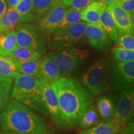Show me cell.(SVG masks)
<instances>
[{"label": "cell", "mask_w": 134, "mask_h": 134, "mask_svg": "<svg viewBox=\"0 0 134 134\" xmlns=\"http://www.w3.org/2000/svg\"><path fill=\"white\" fill-rule=\"evenodd\" d=\"M50 85L57 96L62 127H75L93 103L91 93L79 81L68 77H60Z\"/></svg>", "instance_id": "1"}, {"label": "cell", "mask_w": 134, "mask_h": 134, "mask_svg": "<svg viewBox=\"0 0 134 134\" xmlns=\"http://www.w3.org/2000/svg\"><path fill=\"white\" fill-rule=\"evenodd\" d=\"M0 130L22 134H45L46 125L32 109L18 100L8 102L0 112Z\"/></svg>", "instance_id": "2"}, {"label": "cell", "mask_w": 134, "mask_h": 134, "mask_svg": "<svg viewBox=\"0 0 134 134\" xmlns=\"http://www.w3.org/2000/svg\"><path fill=\"white\" fill-rule=\"evenodd\" d=\"M11 98L42 114L47 111L43 103L41 82L36 76L19 74L14 78Z\"/></svg>", "instance_id": "3"}, {"label": "cell", "mask_w": 134, "mask_h": 134, "mask_svg": "<svg viewBox=\"0 0 134 134\" xmlns=\"http://www.w3.org/2000/svg\"><path fill=\"white\" fill-rule=\"evenodd\" d=\"M111 66L100 61L94 64L81 76L80 81L83 86L94 94H99L110 89Z\"/></svg>", "instance_id": "4"}, {"label": "cell", "mask_w": 134, "mask_h": 134, "mask_svg": "<svg viewBox=\"0 0 134 134\" xmlns=\"http://www.w3.org/2000/svg\"><path fill=\"white\" fill-rule=\"evenodd\" d=\"M48 56L58 66L61 76L68 77L76 71L82 62L88 57L89 52L85 49L71 48L52 52Z\"/></svg>", "instance_id": "5"}, {"label": "cell", "mask_w": 134, "mask_h": 134, "mask_svg": "<svg viewBox=\"0 0 134 134\" xmlns=\"http://www.w3.org/2000/svg\"><path fill=\"white\" fill-rule=\"evenodd\" d=\"M134 61L117 62L111 66L110 88L114 91H124L133 88Z\"/></svg>", "instance_id": "6"}, {"label": "cell", "mask_w": 134, "mask_h": 134, "mask_svg": "<svg viewBox=\"0 0 134 134\" xmlns=\"http://www.w3.org/2000/svg\"><path fill=\"white\" fill-rule=\"evenodd\" d=\"M133 88L122 91L111 120L120 125H126L133 120Z\"/></svg>", "instance_id": "7"}, {"label": "cell", "mask_w": 134, "mask_h": 134, "mask_svg": "<svg viewBox=\"0 0 134 134\" xmlns=\"http://www.w3.org/2000/svg\"><path fill=\"white\" fill-rule=\"evenodd\" d=\"M86 24V22L81 21L63 29H56L53 41L65 47L79 43L85 37Z\"/></svg>", "instance_id": "8"}, {"label": "cell", "mask_w": 134, "mask_h": 134, "mask_svg": "<svg viewBox=\"0 0 134 134\" xmlns=\"http://www.w3.org/2000/svg\"><path fill=\"white\" fill-rule=\"evenodd\" d=\"M18 46L31 48L39 52L40 43L35 27L32 24L21 23L15 29Z\"/></svg>", "instance_id": "9"}, {"label": "cell", "mask_w": 134, "mask_h": 134, "mask_svg": "<svg viewBox=\"0 0 134 134\" xmlns=\"http://www.w3.org/2000/svg\"><path fill=\"white\" fill-rule=\"evenodd\" d=\"M42 90L43 103L47 111L54 123L57 126L62 127L59 104L56 93L51 85L45 81H41Z\"/></svg>", "instance_id": "10"}, {"label": "cell", "mask_w": 134, "mask_h": 134, "mask_svg": "<svg viewBox=\"0 0 134 134\" xmlns=\"http://www.w3.org/2000/svg\"><path fill=\"white\" fill-rule=\"evenodd\" d=\"M68 8L62 2L48 11L40 20L38 23L40 29L46 32H54L62 21Z\"/></svg>", "instance_id": "11"}, {"label": "cell", "mask_w": 134, "mask_h": 134, "mask_svg": "<svg viewBox=\"0 0 134 134\" xmlns=\"http://www.w3.org/2000/svg\"><path fill=\"white\" fill-rule=\"evenodd\" d=\"M85 34L91 47L101 51L109 48L111 40L99 26L86 23Z\"/></svg>", "instance_id": "12"}, {"label": "cell", "mask_w": 134, "mask_h": 134, "mask_svg": "<svg viewBox=\"0 0 134 134\" xmlns=\"http://www.w3.org/2000/svg\"><path fill=\"white\" fill-rule=\"evenodd\" d=\"M61 77V73L57 65L49 56L40 60L39 73L37 76L40 81L51 84Z\"/></svg>", "instance_id": "13"}, {"label": "cell", "mask_w": 134, "mask_h": 134, "mask_svg": "<svg viewBox=\"0 0 134 134\" xmlns=\"http://www.w3.org/2000/svg\"><path fill=\"white\" fill-rule=\"evenodd\" d=\"M107 8L113 17L119 34L125 32L133 34L134 30L132 28L130 23V14L124 11L116 3L108 5Z\"/></svg>", "instance_id": "14"}, {"label": "cell", "mask_w": 134, "mask_h": 134, "mask_svg": "<svg viewBox=\"0 0 134 134\" xmlns=\"http://www.w3.org/2000/svg\"><path fill=\"white\" fill-rule=\"evenodd\" d=\"M107 5L100 1H94L81 11V19L89 24L99 26V18Z\"/></svg>", "instance_id": "15"}, {"label": "cell", "mask_w": 134, "mask_h": 134, "mask_svg": "<svg viewBox=\"0 0 134 134\" xmlns=\"http://www.w3.org/2000/svg\"><path fill=\"white\" fill-rule=\"evenodd\" d=\"M99 27L105 32L111 41L116 42L119 36V32L113 17L107 7L100 16Z\"/></svg>", "instance_id": "16"}, {"label": "cell", "mask_w": 134, "mask_h": 134, "mask_svg": "<svg viewBox=\"0 0 134 134\" xmlns=\"http://www.w3.org/2000/svg\"><path fill=\"white\" fill-rule=\"evenodd\" d=\"M125 126L110 120L97 124L92 128L83 130L77 134H119Z\"/></svg>", "instance_id": "17"}, {"label": "cell", "mask_w": 134, "mask_h": 134, "mask_svg": "<svg viewBox=\"0 0 134 134\" xmlns=\"http://www.w3.org/2000/svg\"><path fill=\"white\" fill-rule=\"evenodd\" d=\"M0 23L4 27L5 31L16 29L21 23H27L26 20L21 16L15 8H8L1 18Z\"/></svg>", "instance_id": "18"}, {"label": "cell", "mask_w": 134, "mask_h": 134, "mask_svg": "<svg viewBox=\"0 0 134 134\" xmlns=\"http://www.w3.org/2000/svg\"><path fill=\"white\" fill-rule=\"evenodd\" d=\"M17 47L15 30L0 33V55L8 57Z\"/></svg>", "instance_id": "19"}, {"label": "cell", "mask_w": 134, "mask_h": 134, "mask_svg": "<svg viewBox=\"0 0 134 134\" xmlns=\"http://www.w3.org/2000/svg\"><path fill=\"white\" fill-rule=\"evenodd\" d=\"M20 74L14 58L0 55V75L15 78Z\"/></svg>", "instance_id": "20"}, {"label": "cell", "mask_w": 134, "mask_h": 134, "mask_svg": "<svg viewBox=\"0 0 134 134\" xmlns=\"http://www.w3.org/2000/svg\"><path fill=\"white\" fill-rule=\"evenodd\" d=\"M16 61L19 73L29 76H37L39 73L40 60H19L14 59Z\"/></svg>", "instance_id": "21"}, {"label": "cell", "mask_w": 134, "mask_h": 134, "mask_svg": "<svg viewBox=\"0 0 134 134\" xmlns=\"http://www.w3.org/2000/svg\"><path fill=\"white\" fill-rule=\"evenodd\" d=\"M97 107L100 116L103 119L110 121L114 114V106L110 98L106 96L100 97L97 100Z\"/></svg>", "instance_id": "22"}, {"label": "cell", "mask_w": 134, "mask_h": 134, "mask_svg": "<svg viewBox=\"0 0 134 134\" xmlns=\"http://www.w3.org/2000/svg\"><path fill=\"white\" fill-rule=\"evenodd\" d=\"M62 2V0H32V13L43 16Z\"/></svg>", "instance_id": "23"}, {"label": "cell", "mask_w": 134, "mask_h": 134, "mask_svg": "<svg viewBox=\"0 0 134 134\" xmlns=\"http://www.w3.org/2000/svg\"><path fill=\"white\" fill-rule=\"evenodd\" d=\"M8 57L19 60H40L41 55L35 50L18 46Z\"/></svg>", "instance_id": "24"}, {"label": "cell", "mask_w": 134, "mask_h": 134, "mask_svg": "<svg viewBox=\"0 0 134 134\" xmlns=\"http://www.w3.org/2000/svg\"><path fill=\"white\" fill-rule=\"evenodd\" d=\"M13 78L0 75V112L9 100L13 88Z\"/></svg>", "instance_id": "25"}, {"label": "cell", "mask_w": 134, "mask_h": 134, "mask_svg": "<svg viewBox=\"0 0 134 134\" xmlns=\"http://www.w3.org/2000/svg\"><path fill=\"white\" fill-rule=\"evenodd\" d=\"M98 122V114L94 106L91 104L83 114L78 124L82 129H88L95 126Z\"/></svg>", "instance_id": "26"}, {"label": "cell", "mask_w": 134, "mask_h": 134, "mask_svg": "<svg viewBox=\"0 0 134 134\" xmlns=\"http://www.w3.org/2000/svg\"><path fill=\"white\" fill-rule=\"evenodd\" d=\"M81 11L68 8L64 18L56 29H62L81 21Z\"/></svg>", "instance_id": "27"}, {"label": "cell", "mask_w": 134, "mask_h": 134, "mask_svg": "<svg viewBox=\"0 0 134 134\" xmlns=\"http://www.w3.org/2000/svg\"><path fill=\"white\" fill-rule=\"evenodd\" d=\"M15 9L26 20L27 23L33 21L34 15L32 14V0H21L16 5Z\"/></svg>", "instance_id": "28"}, {"label": "cell", "mask_w": 134, "mask_h": 134, "mask_svg": "<svg viewBox=\"0 0 134 134\" xmlns=\"http://www.w3.org/2000/svg\"><path fill=\"white\" fill-rule=\"evenodd\" d=\"M113 57L119 62H128L134 61V50H129L120 47L112 50Z\"/></svg>", "instance_id": "29"}, {"label": "cell", "mask_w": 134, "mask_h": 134, "mask_svg": "<svg viewBox=\"0 0 134 134\" xmlns=\"http://www.w3.org/2000/svg\"><path fill=\"white\" fill-rule=\"evenodd\" d=\"M118 47L129 50H134V36L133 33L125 32L119 34L117 40Z\"/></svg>", "instance_id": "30"}, {"label": "cell", "mask_w": 134, "mask_h": 134, "mask_svg": "<svg viewBox=\"0 0 134 134\" xmlns=\"http://www.w3.org/2000/svg\"><path fill=\"white\" fill-rule=\"evenodd\" d=\"M96 0H70L64 3L69 8H72L78 11H81L88 4Z\"/></svg>", "instance_id": "31"}, {"label": "cell", "mask_w": 134, "mask_h": 134, "mask_svg": "<svg viewBox=\"0 0 134 134\" xmlns=\"http://www.w3.org/2000/svg\"><path fill=\"white\" fill-rule=\"evenodd\" d=\"M116 3L127 14L134 13V0H120Z\"/></svg>", "instance_id": "32"}, {"label": "cell", "mask_w": 134, "mask_h": 134, "mask_svg": "<svg viewBox=\"0 0 134 134\" xmlns=\"http://www.w3.org/2000/svg\"><path fill=\"white\" fill-rule=\"evenodd\" d=\"M8 8L6 0H0V21Z\"/></svg>", "instance_id": "33"}, {"label": "cell", "mask_w": 134, "mask_h": 134, "mask_svg": "<svg viewBox=\"0 0 134 134\" xmlns=\"http://www.w3.org/2000/svg\"><path fill=\"white\" fill-rule=\"evenodd\" d=\"M21 0H6L8 8H15Z\"/></svg>", "instance_id": "34"}, {"label": "cell", "mask_w": 134, "mask_h": 134, "mask_svg": "<svg viewBox=\"0 0 134 134\" xmlns=\"http://www.w3.org/2000/svg\"><path fill=\"white\" fill-rule=\"evenodd\" d=\"M99 1H102L104 4H105V5H107V6H108V5L112 4V3H116V2H117V1H120V0H99Z\"/></svg>", "instance_id": "35"}, {"label": "cell", "mask_w": 134, "mask_h": 134, "mask_svg": "<svg viewBox=\"0 0 134 134\" xmlns=\"http://www.w3.org/2000/svg\"><path fill=\"white\" fill-rule=\"evenodd\" d=\"M130 23L132 28L134 30V13L130 14Z\"/></svg>", "instance_id": "36"}, {"label": "cell", "mask_w": 134, "mask_h": 134, "mask_svg": "<svg viewBox=\"0 0 134 134\" xmlns=\"http://www.w3.org/2000/svg\"><path fill=\"white\" fill-rule=\"evenodd\" d=\"M4 31H5V29H4V27H3L2 24L0 23V33L3 32H4Z\"/></svg>", "instance_id": "37"}, {"label": "cell", "mask_w": 134, "mask_h": 134, "mask_svg": "<svg viewBox=\"0 0 134 134\" xmlns=\"http://www.w3.org/2000/svg\"><path fill=\"white\" fill-rule=\"evenodd\" d=\"M3 134H22V133H10V132H3Z\"/></svg>", "instance_id": "38"}, {"label": "cell", "mask_w": 134, "mask_h": 134, "mask_svg": "<svg viewBox=\"0 0 134 134\" xmlns=\"http://www.w3.org/2000/svg\"><path fill=\"white\" fill-rule=\"evenodd\" d=\"M70 0H62V1L63 3H65V2H67V1H69Z\"/></svg>", "instance_id": "39"}, {"label": "cell", "mask_w": 134, "mask_h": 134, "mask_svg": "<svg viewBox=\"0 0 134 134\" xmlns=\"http://www.w3.org/2000/svg\"><path fill=\"white\" fill-rule=\"evenodd\" d=\"M1 134H3V133H1Z\"/></svg>", "instance_id": "40"}]
</instances>
